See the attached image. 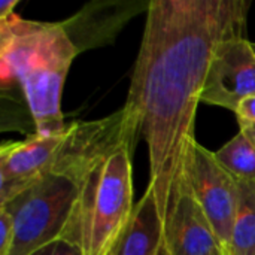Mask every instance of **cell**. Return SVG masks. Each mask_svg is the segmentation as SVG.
<instances>
[{
  "label": "cell",
  "mask_w": 255,
  "mask_h": 255,
  "mask_svg": "<svg viewBox=\"0 0 255 255\" xmlns=\"http://www.w3.org/2000/svg\"><path fill=\"white\" fill-rule=\"evenodd\" d=\"M250 0H152L124 105L149 151V184L163 223L185 181L194 121L212 57L245 36Z\"/></svg>",
  "instance_id": "6da1fadb"
},
{
  "label": "cell",
  "mask_w": 255,
  "mask_h": 255,
  "mask_svg": "<svg viewBox=\"0 0 255 255\" xmlns=\"http://www.w3.org/2000/svg\"><path fill=\"white\" fill-rule=\"evenodd\" d=\"M76 55L61 22L30 21L16 13L0 19L1 87H21L37 134H57L67 127L61 94Z\"/></svg>",
  "instance_id": "7a4b0ae2"
},
{
  "label": "cell",
  "mask_w": 255,
  "mask_h": 255,
  "mask_svg": "<svg viewBox=\"0 0 255 255\" xmlns=\"http://www.w3.org/2000/svg\"><path fill=\"white\" fill-rule=\"evenodd\" d=\"M131 151V145L118 148L93 167L79 185V197L63 239L84 255L108 254L133 214Z\"/></svg>",
  "instance_id": "3957f363"
},
{
  "label": "cell",
  "mask_w": 255,
  "mask_h": 255,
  "mask_svg": "<svg viewBox=\"0 0 255 255\" xmlns=\"http://www.w3.org/2000/svg\"><path fill=\"white\" fill-rule=\"evenodd\" d=\"M79 197L78 185L60 175L45 173L24 191L1 203L13 223L9 255H30L64 238Z\"/></svg>",
  "instance_id": "277c9868"
},
{
  "label": "cell",
  "mask_w": 255,
  "mask_h": 255,
  "mask_svg": "<svg viewBox=\"0 0 255 255\" xmlns=\"http://www.w3.org/2000/svg\"><path fill=\"white\" fill-rule=\"evenodd\" d=\"M185 176L197 203L227 250L241 200L239 179L223 167L215 154L197 143V140L190 145Z\"/></svg>",
  "instance_id": "5b68a950"
},
{
  "label": "cell",
  "mask_w": 255,
  "mask_h": 255,
  "mask_svg": "<svg viewBox=\"0 0 255 255\" xmlns=\"http://www.w3.org/2000/svg\"><path fill=\"white\" fill-rule=\"evenodd\" d=\"M255 96V54L245 36L223 40L209 66L202 103L236 112L241 102Z\"/></svg>",
  "instance_id": "8992f818"
},
{
  "label": "cell",
  "mask_w": 255,
  "mask_h": 255,
  "mask_svg": "<svg viewBox=\"0 0 255 255\" xmlns=\"http://www.w3.org/2000/svg\"><path fill=\"white\" fill-rule=\"evenodd\" d=\"M63 133L42 136L36 131L21 142L0 148V205L6 203L49 172Z\"/></svg>",
  "instance_id": "52a82bcc"
},
{
  "label": "cell",
  "mask_w": 255,
  "mask_h": 255,
  "mask_svg": "<svg viewBox=\"0 0 255 255\" xmlns=\"http://www.w3.org/2000/svg\"><path fill=\"white\" fill-rule=\"evenodd\" d=\"M167 255H229L185 181L164 223Z\"/></svg>",
  "instance_id": "ba28073f"
},
{
  "label": "cell",
  "mask_w": 255,
  "mask_h": 255,
  "mask_svg": "<svg viewBox=\"0 0 255 255\" xmlns=\"http://www.w3.org/2000/svg\"><path fill=\"white\" fill-rule=\"evenodd\" d=\"M148 6L149 1H93L73 16L61 21V25L78 54H81L111 43L124 24Z\"/></svg>",
  "instance_id": "9c48e42d"
},
{
  "label": "cell",
  "mask_w": 255,
  "mask_h": 255,
  "mask_svg": "<svg viewBox=\"0 0 255 255\" xmlns=\"http://www.w3.org/2000/svg\"><path fill=\"white\" fill-rule=\"evenodd\" d=\"M106 255H167L164 223L154 191L148 187Z\"/></svg>",
  "instance_id": "30bf717a"
},
{
  "label": "cell",
  "mask_w": 255,
  "mask_h": 255,
  "mask_svg": "<svg viewBox=\"0 0 255 255\" xmlns=\"http://www.w3.org/2000/svg\"><path fill=\"white\" fill-rule=\"evenodd\" d=\"M241 200L233 226L229 255H255V182L239 181Z\"/></svg>",
  "instance_id": "8fae6325"
},
{
  "label": "cell",
  "mask_w": 255,
  "mask_h": 255,
  "mask_svg": "<svg viewBox=\"0 0 255 255\" xmlns=\"http://www.w3.org/2000/svg\"><path fill=\"white\" fill-rule=\"evenodd\" d=\"M215 158L239 181L255 182V143L250 136L239 130V133L221 146Z\"/></svg>",
  "instance_id": "7c38bea8"
},
{
  "label": "cell",
  "mask_w": 255,
  "mask_h": 255,
  "mask_svg": "<svg viewBox=\"0 0 255 255\" xmlns=\"http://www.w3.org/2000/svg\"><path fill=\"white\" fill-rule=\"evenodd\" d=\"M13 245V223L7 211L0 208V255H9Z\"/></svg>",
  "instance_id": "4fadbf2b"
},
{
  "label": "cell",
  "mask_w": 255,
  "mask_h": 255,
  "mask_svg": "<svg viewBox=\"0 0 255 255\" xmlns=\"http://www.w3.org/2000/svg\"><path fill=\"white\" fill-rule=\"evenodd\" d=\"M30 255H84V254H82V251H81L76 245H73V244H70V242H67V241H64V239H60V241H55V242H52V244H49V245H46V247L40 248V250H37L36 253H33V254H30Z\"/></svg>",
  "instance_id": "5bb4252c"
},
{
  "label": "cell",
  "mask_w": 255,
  "mask_h": 255,
  "mask_svg": "<svg viewBox=\"0 0 255 255\" xmlns=\"http://www.w3.org/2000/svg\"><path fill=\"white\" fill-rule=\"evenodd\" d=\"M236 117H238V123L239 127L245 126V124H254L255 123V96L245 99L244 102H241V105L236 109Z\"/></svg>",
  "instance_id": "9a60e30c"
},
{
  "label": "cell",
  "mask_w": 255,
  "mask_h": 255,
  "mask_svg": "<svg viewBox=\"0 0 255 255\" xmlns=\"http://www.w3.org/2000/svg\"><path fill=\"white\" fill-rule=\"evenodd\" d=\"M18 4V0H1L0 1V19L10 16L15 13V6Z\"/></svg>",
  "instance_id": "2e32d148"
},
{
  "label": "cell",
  "mask_w": 255,
  "mask_h": 255,
  "mask_svg": "<svg viewBox=\"0 0 255 255\" xmlns=\"http://www.w3.org/2000/svg\"><path fill=\"white\" fill-rule=\"evenodd\" d=\"M239 128H241L242 131H245V133L250 136V139H251V140L255 143V123L254 124H245V126H241Z\"/></svg>",
  "instance_id": "e0dca14e"
},
{
  "label": "cell",
  "mask_w": 255,
  "mask_h": 255,
  "mask_svg": "<svg viewBox=\"0 0 255 255\" xmlns=\"http://www.w3.org/2000/svg\"><path fill=\"white\" fill-rule=\"evenodd\" d=\"M253 51H254V54H255V43L253 42Z\"/></svg>",
  "instance_id": "ac0fdd59"
}]
</instances>
